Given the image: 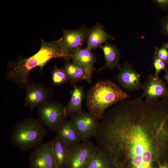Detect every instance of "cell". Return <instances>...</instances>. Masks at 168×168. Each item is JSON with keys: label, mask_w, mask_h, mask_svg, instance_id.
Here are the masks:
<instances>
[{"label": "cell", "mask_w": 168, "mask_h": 168, "mask_svg": "<svg viewBox=\"0 0 168 168\" xmlns=\"http://www.w3.org/2000/svg\"><path fill=\"white\" fill-rule=\"evenodd\" d=\"M95 136L110 168H158L168 159V103L140 97L105 111Z\"/></svg>", "instance_id": "obj_1"}, {"label": "cell", "mask_w": 168, "mask_h": 168, "mask_svg": "<svg viewBox=\"0 0 168 168\" xmlns=\"http://www.w3.org/2000/svg\"><path fill=\"white\" fill-rule=\"evenodd\" d=\"M56 58L68 59L58 40L51 42L42 40L40 49L35 54L9 63L6 79L14 82L20 88L26 89L30 84V71L37 66L39 67L41 70L50 60Z\"/></svg>", "instance_id": "obj_2"}, {"label": "cell", "mask_w": 168, "mask_h": 168, "mask_svg": "<svg viewBox=\"0 0 168 168\" xmlns=\"http://www.w3.org/2000/svg\"><path fill=\"white\" fill-rule=\"evenodd\" d=\"M130 97L127 93L112 81L100 80L88 91L86 106L89 112L100 120L107 108Z\"/></svg>", "instance_id": "obj_3"}, {"label": "cell", "mask_w": 168, "mask_h": 168, "mask_svg": "<svg viewBox=\"0 0 168 168\" xmlns=\"http://www.w3.org/2000/svg\"><path fill=\"white\" fill-rule=\"evenodd\" d=\"M46 132L45 126L38 119H26L17 123L13 127L11 141L21 150H27L41 143Z\"/></svg>", "instance_id": "obj_4"}, {"label": "cell", "mask_w": 168, "mask_h": 168, "mask_svg": "<svg viewBox=\"0 0 168 168\" xmlns=\"http://www.w3.org/2000/svg\"><path fill=\"white\" fill-rule=\"evenodd\" d=\"M38 119L49 130L54 131L67 119L66 107L61 104L49 100L39 107Z\"/></svg>", "instance_id": "obj_5"}, {"label": "cell", "mask_w": 168, "mask_h": 168, "mask_svg": "<svg viewBox=\"0 0 168 168\" xmlns=\"http://www.w3.org/2000/svg\"><path fill=\"white\" fill-rule=\"evenodd\" d=\"M98 148L89 140L69 147L65 168H86L91 156Z\"/></svg>", "instance_id": "obj_6"}, {"label": "cell", "mask_w": 168, "mask_h": 168, "mask_svg": "<svg viewBox=\"0 0 168 168\" xmlns=\"http://www.w3.org/2000/svg\"><path fill=\"white\" fill-rule=\"evenodd\" d=\"M79 134L82 142L96 136L99 123L90 113L82 111L70 118V120Z\"/></svg>", "instance_id": "obj_7"}, {"label": "cell", "mask_w": 168, "mask_h": 168, "mask_svg": "<svg viewBox=\"0 0 168 168\" xmlns=\"http://www.w3.org/2000/svg\"><path fill=\"white\" fill-rule=\"evenodd\" d=\"M29 168H57L51 141L42 143L33 149L29 159Z\"/></svg>", "instance_id": "obj_8"}, {"label": "cell", "mask_w": 168, "mask_h": 168, "mask_svg": "<svg viewBox=\"0 0 168 168\" xmlns=\"http://www.w3.org/2000/svg\"><path fill=\"white\" fill-rule=\"evenodd\" d=\"M88 29L82 26L75 30H65L63 36L58 40L63 53L68 59L70 55L86 41Z\"/></svg>", "instance_id": "obj_9"}, {"label": "cell", "mask_w": 168, "mask_h": 168, "mask_svg": "<svg viewBox=\"0 0 168 168\" xmlns=\"http://www.w3.org/2000/svg\"><path fill=\"white\" fill-rule=\"evenodd\" d=\"M143 92L140 97H145L146 101L153 104L158 101L160 98H168V88L163 81L159 77L152 74L148 76L143 84Z\"/></svg>", "instance_id": "obj_10"}, {"label": "cell", "mask_w": 168, "mask_h": 168, "mask_svg": "<svg viewBox=\"0 0 168 168\" xmlns=\"http://www.w3.org/2000/svg\"><path fill=\"white\" fill-rule=\"evenodd\" d=\"M119 69L116 79L122 88L130 91L142 89L140 75L130 64L126 61Z\"/></svg>", "instance_id": "obj_11"}, {"label": "cell", "mask_w": 168, "mask_h": 168, "mask_svg": "<svg viewBox=\"0 0 168 168\" xmlns=\"http://www.w3.org/2000/svg\"><path fill=\"white\" fill-rule=\"evenodd\" d=\"M26 89L25 105L31 110L49 100L51 96V90L41 83L30 84Z\"/></svg>", "instance_id": "obj_12"}, {"label": "cell", "mask_w": 168, "mask_h": 168, "mask_svg": "<svg viewBox=\"0 0 168 168\" xmlns=\"http://www.w3.org/2000/svg\"><path fill=\"white\" fill-rule=\"evenodd\" d=\"M70 59L83 68L87 76L88 83H91L92 72L94 70V64L96 61V56L91 51L86 48H80L70 55Z\"/></svg>", "instance_id": "obj_13"}, {"label": "cell", "mask_w": 168, "mask_h": 168, "mask_svg": "<svg viewBox=\"0 0 168 168\" xmlns=\"http://www.w3.org/2000/svg\"><path fill=\"white\" fill-rule=\"evenodd\" d=\"M111 35L105 32L104 26L99 23H96L88 29L86 48L91 51L109 40H114Z\"/></svg>", "instance_id": "obj_14"}, {"label": "cell", "mask_w": 168, "mask_h": 168, "mask_svg": "<svg viewBox=\"0 0 168 168\" xmlns=\"http://www.w3.org/2000/svg\"><path fill=\"white\" fill-rule=\"evenodd\" d=\"M55 132L57 136L64 141L69 147L82 142L79 134L70 120L66 119Z\"/></svg>", "instance_id": "obj_15"}, {"label": "cell", "mask_w": 168, "mask_h": 168, "mask_svg": "<svg viewBox=\"0 0 168 168\" xmlns=\"http://www.w3.org/2000/svg\"><path fill=\"white\" fill-rule=\"evenodd\" d=\"M100 47L103 52L105 63L104 66L98 69V72L105 68L119 69L121 66L119 63L120 54L118 48L108 42Z\"/></svg>", "instance_id": "obj_16"}, {"label": "cell", "mask_w": 168, "mask_h": 168, "mask_svg": "<svg viewBox=\"0 0 168 168\" xmlns=\"http://www.w3.org/2000/svg\"><path fill=\"white\" fill-rule=\"evenodd\" d=\"M53 155L57 168H65L67 161L69 147L66 143L56 136L51 141Z\"/></svg>", "instance_id": "obj_17"}, {"label": "cell", "mask_w": 168, "mask_h": 168, "mask_svg": "<svg viewBox=\"0 0 168 168\" xmlns=\"http://www.w3.org/2000/svg\"><path fill=\"white\" fill-rule=\"evenodd\" d=\"M71 91V97L66 107L67 116L71 118L83 111L82 103L84 97L83 87L75 85Z\"/></svg>", "instance_id": "obj_18"}, {"label": "cell", "mask_w": 168, "mask_h": 168, "mask_svg": "<svg viewBox=\"0 0 168 168\" xmlns=\"http://www.w3.org/2000/svg\"><path fill=\"white\" fill-rule=\"evenodd\" d=\"M71 85L74 86L78 82L85 80L88 82V79L83 68L79 64L71 62L66 59L63 68Z\"/></svg>", "instance_id": "obj_19"}, {"label": "cell", "mask_w": 168, "mask_h": 168, "mask_svg": "<svg viewBox=\"0 0 168 168\" xmlns=\"http://www.w3.org/2000/svg\"><path fill=\"white\" fill-rule=\"evenodd\" d=\"M86 168H110V166L105 155L98 148L91 156Z\"/></svg>", "instance_id": "obj_20"}, {"label": "cell", "mask_w": 168, "mask_h": 168, "mask_svg": "<svg viewBox=\"0 0 168 168\" xmlns=\"http://www.w3.org/2000/svg\"><path fill=\"white\" fill-rule=\"evenodd\" d=\"M52 81L53 84L58 85L67 83L68 79L63 68H58L55 66L52 73Z\"/></svg>", "instance_id": "obj_21"}, {"label": "cell", "mask_w": 168, "mask_h": 168, "mask_svg": "<svg viewBox=\"0 0 168 168\" xmlns=\"http://www.w3.org/2000/svg\"><path fill=\"white\" fill-rule=\"evenodd\" d=\"M154 55L168 65V42L163 43L160 48H155Z\"/></svg>", "instance_id": "obj_22"}, {"label": "cell", "mask_w": 168, "mask_h": 168, "mask_svg": "<svg viewBox=\"0 0 168 168\" xmlns=\"http://www.w3.org/2000/svg\"><path fill=\"white\" fill-rule=\"evenodd\" d=\"M152 65L155 70V72L154 76L156 77H159V74L160 72L164 70L165 71L168 70V65L161 59L154 55L153 59Z\"/></svg>", "instance_id": "obj_23"}, {"label": "cell", "mask_w": 168, "mask_h": 168, "mask_svg": "<svg viewBox=\"0 0 168 168\" xmlns=\"http://www.w3.org/2000/svg\"><path fill=\"white\" fill-rule=\"evenodd\" d=\"M160 32L168 37V14L164 16L160 21Z\"/></svg>", "instance_id": "obj_24"}, {"label": "cell", "mask_w": 168, "mask_h": 168, "mask_svg": "<svg viewBox=\"0 0 168 168\" xmlns=\"http://www.w3.org/2000/svg\"><path fill=\"white\" fill-rule=\"evenodd\" d=\"M154 1L155 3L162 9L168 10V0H156Z\"/></svg>", "instance_id": "obj_25"}, {"label": "cell", "mask_w": 168, "mask_h": 168, "mask_svg": "<svg viewBox=\"0 0 168 168\" xmlns=\"http://www.w3.org/2000/svg\"><path fill=\"white\" fill-rule=\"evenodd\" d=\"M164 76V78L167 83H168V70L166 71Z\"/></svg>", "instance_id": "obj_26"}, {"label": "cell", "mask_w": 168, "mask_h": 168, "mask_svg": "<svg viewBox=\"0 0 168 168\" xmlns=\"http://www.w3.org/2000/svg\"><path fill=\"white\" fill-rule=\"evenodd\" d=\"M166 164H159L158 168H168V167L167 166Z\"/></svg>", "instance_id": "obj_27"}, {"label": "cell", "mask_w": 168, "mask_h": 168, "mask_svg": "<svg viewBox=\"0 0 168 168\" xmlns=\"http://www.w3.org/2000/svg\"><path fill=\"white\" fill-rule=\"evenodd\" d=\"M166 164L167 166L168 167V162H167V163Z\"/></svg>", "instance_id": "obj_28"}]
</instances>
